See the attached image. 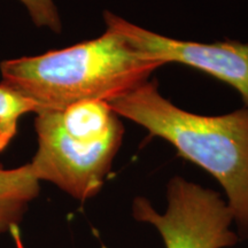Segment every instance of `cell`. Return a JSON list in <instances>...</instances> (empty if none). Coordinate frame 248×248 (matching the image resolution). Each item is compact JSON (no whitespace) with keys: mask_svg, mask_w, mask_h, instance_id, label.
Returning a JSON list of instances; mask_svg holds the SVG:
<instances>
[{"mask_svg":"<svg viewBox=\"0 0 248 248\" xmlns=\"http://www.w3.org/2000/svg\"><path fill=\"white\" fill-rule=\"evenodd\" d=\"M106 27L120 32L141 57L164 63H182L203 71L231 85L248 107V43L185 42L136 26L109 11L104 12Z\"/></svg>","mask_w":248,"mask_h":248,"instance_id":"5","label":"cell"},{"mask_svg":"<svg viewBox=\"0 0 248 248\" xmlns=\"http://www.w3.org/2000/svg\"><path fill=\"white\" fill-rule=\"evenodd\" d=\"M167 200L164 213L146 198L132 202L135 219L153 225L166 248H228L239 240L231 230V210L217 192L176 176L168 183Z\"/></svg>","mask_w":248,"mask_h":248,"instance_id":"4","label":"cell"},{"mask_svg":"<svg viewBox=\"0 0 248 248\" xmlns=\"http://www.w3.org/2000/svg\"><path fill=\"white\" fill-rule=\"evenodd\" d=\"M37 152L30 166L78 201L101 191L123 141L124 126L106 101H82L36 114Z\"/></svg>","mask_w":248,"mask_h":248,"instance_id":"3","label":"cell"},{"mask_svg":"<svg viewBox=\"0 0 248 248\" xmlns=\"http://www.w3.org/2000/svg\"><path fill=\"white\" fill-rule=\"evenodd\" d=\"M161 66L141 57L120 32L106 27L98 38L2 61L0 74L1 83L35 101L42 111L82 101L109 102L146 82Z\"/></svg>","mask_w":248,"mask_h":248,"instance_id":"2","label":"cell"},{"mask_svg":"<svg viewBox=\"0 0 248 248\" xmlns=\"http://www.w3.org/2000/svg\"><path fill=\"white\" fill-rule=\"evenodd\" d=\"M38 106L23 93L0 83V153L17 133L18 121L28 113H37Z\"/></svg>","mask_w":248,"mask_h":248,"instance_id":"7","label":"cell"},{"mask_svg":"<svg viewBox=\"0 0 248 248\" xmlns=\"http://www.w3.org/2000/svg\"><path fill=\"white\" fill-rule=\"evenodd\" d=\"M27 9L32 22L39 28H47L60 33L62 23L54 0H18Z\"/></svg>","mask_w":248,"mask_h":248,"instance_id":"8","label":"cell"},{"mask_svg":"<svg viewBox=\"0 0 248 248\" xmlns=\"http://www.w3.org/2000/svg\"><path fill=\"white\" fill-rule=\"evenodd\" d=\"M120 117L172 145L181 156L209 172L228 198L233 223L248 240V107L219 116L183 110L146 80L108 102Z\"/></svg>","mask_w":248,"mask_h":248,"instance_id":"1","label":"cell"},{"mask_svg":"<svg viewBox=\"0 0 248 248\" xmlns=\"http://www.w3.org/2000/svg\"><path fill=\"white\" fill-rule=\"evenodd\" d=\"M39 183L30 163L13 169L0 164V233L17 230L28 204L39 194Z\"/></svg>","mask_w":248,"mask_h":248,"instance_id":"6","label":"cell"}]
</instances>
